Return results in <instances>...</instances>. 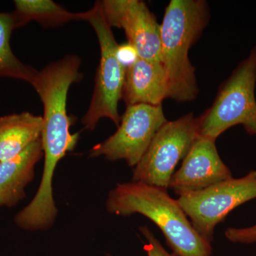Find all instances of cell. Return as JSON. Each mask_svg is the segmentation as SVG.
Returning <instances> with one entry per match:
<instances>
[{
	"label": "cell",
	"mask_w": 256,
	"mask_h": 256,
	"mask_svg": "<svg viewBox=\"0 0 256 256\" xmlns=\"http://www.w3.org/2000/svg\"><path fill=\"white\" fill-rule=\"evenodd\" d=\"M100 2L107 22L111 28L124 30L128 42L136 48L139 58L162 66L160 24L146 2L140 0Z\"/></svg>",
	"instance_id": "cell-9"
},
{
	"label": "cell",
	"mask_w": 256,
	"mask_h": 256,
	"mask_svg": "<svg viewBox=\"0 0 256 256\" xmlns=\"http://www.w3.org/2000/svg\"><path fill=\"white\" fill-rule=\"evenodd\" d=\"M166 122L162 105L127 106L117 131L94 146L89 156H102L110 161L124 160L130 166H136L156 132Z\"/></svg>",
	"instance_id": "cell-8"
},
{
	"label": "cell",
	"mask_w": 256,
	"mask_h": 256,
	"mask_svg": "<svg viewBox=\"0 0 256 256\" xmlns=\"http://www.w3.org/2000/svg\"><path fill=\"white\" fill-rule=\"evenodd\" d=\"M168 96V82L162 66L139 58L126 69L122 99L127 106H161Z\"/></svg>",
	"instance_id": "cell-12"
},
{
	"label": "cell",
	"mask_w": 256,
	"mask_h": 256,
	"mask_svg": "<svg viewBox=\"0 0 256 256\" xmlns=\"http://www.w3.org/2000/svg\"><path fill=\"white\" fill-rule=\"evenodd\" d=\"M106 208L112 214H141L158 226L175 256H212V242L194 228L168 190L140 182L118 184L108 193Z\"/></svg>",
	"instance_id": "cell-1"
},
{
	"label": "cell",
	"mask_w": 256,
	"mask_h": 256,
	"mask_svg": "<svg viewBox=\"0 0 256 256\" xmlns=\"http://www.w3.org/2000/svg\"><path fill=\"white\" fill-rule=\"evenodd\" d=\"M140 230L146 240L144 248L146 256H175L174 254H170L168 250H165L161 242L156 239L150 229L146 226H141Z\"/></svg>",
	"instance_id": "cell-17"
},
{
	"label": "cell",
	"mask_w": 256,
	"mask_h": 256,
	"mask_svg": "<svg viewBox=\"0 0 256 256\" xmlns=\"http://www.w3.org/2000/svg\"><path fill=\"white\" fill-rule=\"evenodd\" d=\"M15 28L12 13L0 12V78L18 79L31 84L37 70L16 58L10 46V38Z\"/></svg>",
	"instance_id": "cell-15"
},
{
	"label": "cell",
	"mask_w": 256,
	"mask_h": 256,
	"mask_svg": "<svg viewBox=\"0 0 256 256\" xmlns=\"http://www.w3.org/2000/svg\"><path fill=\"white\" fill-rule=\"evenodd\" d=\"M252 174L254 175V176H256V170H254V171L252 172Z\"/></svg>",
	"instance_id": "cell-19"
},
{
	"label": "cell",
	"mask_w": 256,
	"mask_h": 256,
	"mask_svg": "<svg viewBox=\"0 0 256 256\" xmlns=\"http://www.w3.org/2000/svg\"><path fill=\"white\" fill-rule=\"evenodd\" d=\"M254 198L256 176L250 172L244 178H232L200 191L184 194L176 200L194 228L212 242L216 226L232 210Z\"/></svg>",
	"instance_id": "cell-7"
},
{
	"label": "cell",
	"mask_w": 256,
	"mask_h": 256,
	"mask_svg": "<svg viewBox=\"0 0 256 256\" xmlns=\"http://www.w3.org/2000/svg\"><path fill=\"white\" fill-rule=\"evenodd\" d=\"M43 118L28 112L0 118V162L14 158L41 138Z\"/></svg>",
	"instance_id": "cell-13"
},
{
	"label": "cell",
	"mask_w": 256,
	"mask_h": 256,
	"mask_svg": "<svg viewBox=\"0 0 256 256\" xmlns=\"http://www.w3.org/2000/svg\"><path fill=\"white\" fill-rule=\"evenodd\" d=\"M232 178L230 169L220 159L215 140L198 136L182 164L172 176L169 188L180 196Z\"/></svg>",
	"instance_id": "cell-10"
},
{
	"label": "cell",
	"mask_w": 256,
	"mask_h": 256,
	"mask_svg": "<svg viewBox=\"0 0 256 256\" xmlns=\"http://www.w3.org/2000/svg\"><path fill=\"white\" fill-rule=\"evenodd\" d=\"M80 66L78 56L67 55L37 70L32 80L44 106L41 139L45 152L65 156L78 142V133L70 131L72 121L67 112V97L70 86L82 78Z\"/></svg>",
	"instance_id": "cell-3"
},
{
	"label": "cell",
	"mask_w": 256,
	"mask_h": 256,
	"mask_svg": "<svg viewBox=\"0 0 256 256\" xmlns=\"http://www.w3.org/2000/svg\"><path fill=\"white\" fill-rule=\"evenodd\" d=\"M206 3L202 0H172L160 24L161 60L168 82V98L193 100L198 92L195 69L188 50L208 22Z\"/></svg>",
	"instance_id": "cell-2"
},
{
	"label": "cell",
	"mask_w": 256,
	"mask_h": 256,
	"mask_svg": "<svg viewBox=\"0 0 256 256\" xmlns=\"http://www.w3.org/2000/svg\"><path fill=\"white\" fill-rule=\"evenodd\" d=\"M225 236L235 244H252L256 242V224L246 228H228Z\"/></svg>",
	"instance_id": "cell-16"
},
{
	"label": "cell",
	"mask_w": 256,
	"mask_h": 256,
	"mask_svg": "<svg viewBox=\"0 0 256 256\" xmlns=\"http://www.w3.org/2000/svg\"><path fill=\"white\" fill-rule=\"evenodd\" d=\"M118 58L124 68L132 66L139 58L137 50L129 42L118 44L117 50Z\"/></svg>",
	"instance_id": "cell-18"
},
{
	"label": "cell",
	"mask_w": 256,
	"mask_h": 256,
	"mask_svg": "<svg viewBox=\"0 0 256 256\" xmlns=\"http://www.w3.org/2000/svg\"><path fill=\"white\" fill-rule=\"evenodd\" d=\"M198 136V118L190 114L160 128L133 170L132 182L169 188L176 165Z\"/></svg>",
	"instance_id": "cell-6"
},
{
	"label": "cell",
	"mask_w": 256,
	"mask_h": 256,
	"mask_svg": "<svg viewBox=\"0 0 256 256\" xmlns=\"http://www.w3.org/2000/svg\"><path fill=\"white\" fill-rule=\"evenodd\" d=\"M84 21L92 25L100 45V58L96 76L95 87L90 106L82 122L84 129L94 130L100 119L108 118L118 127L121 117L119 101L122 98L126 68L117 56L118 44L106 21L101 2L85 12Z\"/></svg>",
	"instance_id": "cell-5"
},
{
	"label": "cell",
	"mask_w": 256,
	"mask_h": 256,
	"mask_svg": "<svg viewBox=\"0 0 256 256\" xmlns=\"http://www.w3.org/2000/svg\"><path fill=\"white\" fill-rule=\"evenodd\" d=\"M43 156L40 138L18 156L0 162V206L11 208L25 198V190L33 181L35 166Z\"/></svg>",
	"instance_id": "cell-11"
},
{
	"label": "cell",
	"mask_w": 256,
	"mask_h": 256,
	"mask_svg": "<svg viewBox=\"0 0 256 256\" xmlns=\"http://www.w3.org/2000/svg\"><path fill=\"white\" fill-rule=\"evenodd\" d=\"M256 46L220 86L214 102L198 118V136L216 140L233 126L242 124L256 137Z\"/></svg>",
	"instance_id": "cell-4"
},
{
	"label": "cell",
	"mask_w": 256,
	"mask_h": 256,
	"mask_svg": "<svg viewBox=\"0 0 256 256\" xmlns=\"http://www.w3.org/2000/svg\"><path fill=\"white\" fill-rule=\"evenodd\" d=\"M14 16L16 28L32 21L37 22L45 28L58 26L72 21L85 18L84 12H69L52 0H16Z\"/></svg>",
	"instance_id": "cell-14"
}]
</instances>
